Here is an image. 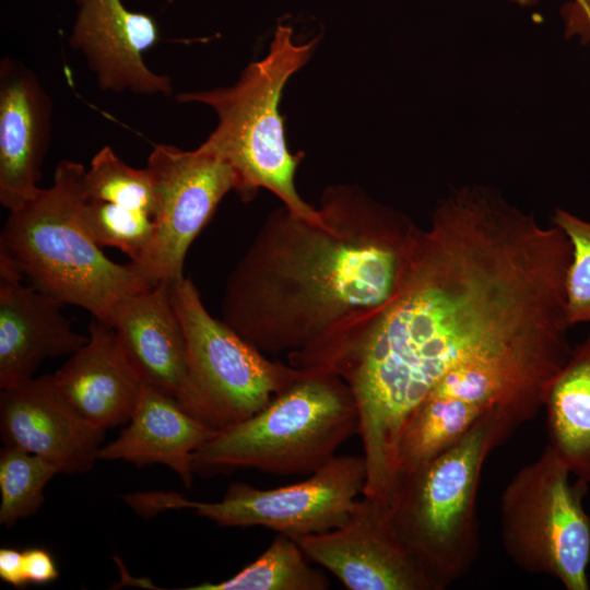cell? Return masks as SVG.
I'll return each instance as SVG.
<instances>
[{"mask_svg":"<svg viewBox=\"0 0 590 590\" xmlns=\"http://www.w3.org/2000/svg\"><path fill=\"white\" fill-rule=\"evenodd\" d=\"M85 168L63 160L54 184L11 211L0 235V261L61 305L86 309L107 322L122 297L154 287L138 267L108 259L82 220Z\"/></svg>","mask_w":590,"mask_h":590,"instance_id":"obj_1","label":"cell"},{"mask_svg":"<svg viewBox=\"0 0 590 590\" xmlns=\"http://www.w3.org/2000/svg\"><path fill=\"white\" fill-rule=\"evenodd\" d=\"M517 427L506 414L491 411L452 447L397 479L388 503L391 522L433 590L445 589L474 563L483 465Z\"/></svg>","mask_w":590,"mask_h":590,"instance_id":"obj_2","label":"cell"},{"mask_svg":"<svg viewBox=\"0 0 590 590\" xmlns=\"http://www.w3.org/2000/svg\"><path fill=\"white\" fill-rule=\"evenodd\" d=\"M317 43L316 38L295 44L292 27L279 24L268 55L250 63L233 86L181 93L177 101L214 109L217 127L201 146L232 166L238 179L236 190L243 197L260 187L269 189L295 219L330 229L296 191L294 176L300 154L288 151L279 111L283 87L307 63Z\"/></svg>","mask_w":590,"mask_h":590,"instance_id":"obj_3","label":"cell"},{"mask_svg":"<svg viewBox=\"0 0 590 590\" xmlns=\"http://www.w3.org/2000/svg\"><path fill=\"white\" fill-rule=\"evenodd\" d=\"M331 373L307 371L252 416L214 432L192 457L201 475L255 469L269 474H312L358 428L350 388Z\"/></svg>","mask_w":590,"mask_h":590,"instance_id":"obj_4","label":"cell"},{"mask_svg":"<svg viewBox=\"0 0 590 590\" xmlns=\"http://www.w3.org/2000/svg\"><path fill=\"white\" fill-rule=\"evenodd\" d=\"M573 475L547 445L522 467L502 495V544L522 570L545 574L567 590H588L590 515L583 507L589 483Z\"/></svg>","mask_w":590,"mask_h":590,"instance_id":"obj_5","label":"cell"},{"mask_svg":"<svg viewBox=\"0 0 590 590\" xmlns=\"http://www.w3.org/2000/svg\"><path fill=\"white\" fill-rule=\"evenodd\" d=\"M187 346L188 384L181 408L216 432L266 408L307 371L275 365L206 311L193 283L169 282Z\"/></svg>","mask_w":590,"mask_h":590,"instance_id":"obj_6","label":"cell"},{"mask_svg":"<svg viewBox=\"0 0 590 590\" xmlns=\"http://www.w3.org/2000/svg\"><path fill=\"white\" fill-rule=\"evenodd\" d=\"M367 467L363 456H334L308 479L276 488L243 482L229 485L221 500H189L176 492H146L148 514L192 509L222 527H263L293 540L344 524L364 494Z\"/></svg>","mask_w":590,"mask_h":590,"instance_id":"obj_7","label":"cell"},{"mask_svg":"<svg viewBox=\"0 0 590 590\" xmlns=\"http://www.w3.org/2000/svg\"><path fill=\"white\" fill-rule=\"evenodd\" d=\"M146 167L156 194L154 233L146 253L133 263L156 286L184 276L190 244L238 179L228 163L201 145L184 151L156 144Z\"/></svg>","mask_w":590,"mask_h":590,"instance_id":"obj_8","label":"cell"},{"mask_svg":"<svg viewBox=\"0 0 590 590\" xmlns=\"http://www.w3.org/2000/svg\"><path fill=\"white\" fill-rule=\"evenodd\" d=\"M296 542L349 590H433L379 499L363 496L344 524Z\"/></svg>","mask_w":590,"mask_h":590,"instance_id":"obj_9","label":"cell"},{"mask_svg":"<svg viewBox=\"0 0 590 590\" xmlns=\"http://www.w3.org/2000/svg\"><path fill=\"white\" fill-rule=\"evenodd\" d=\"M0 432L4 445L43 457L61 473L91 470L105 435L64 399L52 375L1 389Z\"/></svg>","mask_w":590,"mask_h":590,"instance_id":"obj_10","label":"cell"},{"mask_svg":"<svg viewBox=\"0 0 590 590\" xmlns=\"http://www.w3.org/2000/svg\"><path fill=\"white\" fill-rule=\"evenodd\" d=\"M70 44L80 50L103 90L142 95L173 92L172 80L151 71L143 54L158 40L155 20L122 0H75Z\"/></svg>","mask_w":590,"mask_h":590,"instance_id":"obj_11","label":"cell"},{"mask_svg":"<svg viewBox=\"0 0 590 590\" xmlns=\"http://www.w3.org/2000/svg\"><path fill=\"white\" fill-rule=\"evenodd\" d=\"M51 102L34 73L0 64V202L10 212L34 199L49 144Z\"/></svg>","mask_w":590,"mask_h":590,"instance_id":"obj_12","label":"cell"},{"mask_svg":"<svg viewBox=\"0 0 590 590\" xmlns=\"http://www.w3.org/2000/svg\"><path fill=\"white\" fill-rule=\"evenodd\" d=\"M22 278L0 261V388L34 378L47 358L71 355L88 335L75 332L61 304L22 284Z\"/></svg>","mask_w":590,"mask_h":590,"instance_id":"obj_13","label":"cell"},{"mask_svg":"<svg viewBox=\"0 0 590 590\" xmlns=\"http://www.w3.org/2000/svg\"><path fill=\"white\" fill-rule=\"evenodd\" d=\"M52 377L74 410L105 430L128 423L143 386L113 327L95 317L87 342Z\"/></svg>","mask_w":590,"mask_h":590,"instance_id":"obj_14","label":"cell"},{"mask_svg":"<svg viewBox=\"0 0 590 590\" xmlns=\"http://www.w3.org/2000/svg\"><path fill=\"white\" fill-rule=\"evenodd\" d=\"M143 384L184 400L187 346L169 296V282L120 298L107 319Z\"/></svg>","mask_w":590,"mask_h":590,"instance_id":"obj_15","label":"cell"},{"mask_svg":"<svg viewBox=\"0 0 590 590\" xmlns=\"http://www.w3.org/2000/svg\"><path fill=\"white\" fill-rule=\"evenodd\" d=\"M214 433L172 397L143 384L127 427L98 451L99 460H125L135 465L164 464L189 487L192 457Z\"/></svg>","mask_w":590,"mask_h":590,"instance_id":"obj_16","label":"cell"},{"mask_svg":"<svg viewBox=\"0 0 590 590\" xmlns=\"http://www.w3.org/2000/svg\"><path fill=\"white\" fill-rule=\"evenodd\" d=\"M548 446L590 484V333L554 378L544 404Z\"/></svg>","mask_w":590,"mask_h":590,"instance_id":"obj_17","label":"cell"},{"mask_svg":"<svg viewBox=\"0 0 590 590\" xmlns=\"http://www.w3.org/2000/svg\"><path fill=\"white\" fill-rule=\"evenodd\" d=\"M488 412L483 406L456 397L428 394L402 427L397 446L396 482L400 475L452 447Z\"/></svg>","mask_w":590,"mask_h":590,"instance_id":"obj_18","label":"cell"},{"mask_svg":"<svg viewBox=\"0 0 590 590\" xmlns=\"http://www.w3.org/2000/svg\"><path fill=\"white\" fill-rule=\"evenodd\" d=\"M299 544L278 533L269 547L239 573L221 582H202L187 590H326L330 582L314 568Z\"/></svg>","mask_w":590,"mask_h":590,"instance_id":"obj_19","label":"cell"},{"mask_svg":"<svg viewBox=\"0 0 590 590\" xmlns=\"http://www.w3.org/2000/svg\"><path fill=\"white\" fill-rule=\"evenodd\" d=\"M59 468L49 460L14 446L0 451V524L14 526L42 506L44 487Z\"/></svg>","mask_w":590,"mask_h":590,"instance_id":"obj_20","label":"cell"},{"mask_svg":"<svg viewBox=\"0 0 590 590\" xmlns=\"http://www.w3.org/2000/svg\"><path fill=\"white\" fill-rule=\"evenodd\" d=\"M82 194L85 200L142 210L152 216L155 213V187L148 167L139 169L127 165L109 146L97 152L85 169Z\"/></svg>","mask_w":590,"mask_h":590,"instance_id":"obj_21","label":"cell"},{"mask_svg":"<svg viewBox=\"0 0 590 590\" xmlns=\"http://www.w3.org/2000/svg\"><path fill=\"white\" fill-rule=\"evenodd\" d=\"M82 220L98 246L118 248L131 262L143 258L153 238V216L142 210L83 198Z\"/></svg>","mask_w":590,"mask_h":590,"instance_id":"obj_22","label":"cell"},{"mask_svg":"<svg viewBox=\"0 0 590 590\" xmlns=\"http://www.w3.org/2000/svg\"><path fill=\"white\" fill-rule=\"evenodd\" d=\"M552 224L564 232L571 247L566 275V310L570 326L590 322V221L556 208Z\"/></svg>","mask_w":590,"mask_h":590,"instance_id":"obj_23","label":"cell"},{"mask_svg":"<svg viewBox=\"0 0 590 590\" xmlns=\"http://www.w3.org/2000/svg\"><path fill=\"white\" fill-rule=\"evenodd\" d=\"M23 567L27 583L45 585L59 576L50 553L39 547L23 551Z\"/></svg>","mask_w":590,"mask_h":590,"instance_id":"obj_24","label":"cell"},{"mask_svg":"<svg viewBox=\"0 0 590 590\" xmlns=\"http://www.w3.org/2000/svg\"><path fill=\"white\" fill-rule=\"evenodd\" d=\"M0 578L15 588L28 585L24 574L23 552L12 547L0 548Z\"/></svg>","mask_w":590,"mask_h":590,"instance_id":"obj_25","label":"cell"},{"mask_svg":"<svg viewBox=\"0 0 590 590\" xmlns=\"http://www.w3.org/2000/svg\"><path fill=\"white\" fill-rule=\"evenodd\" d=\"M581 9H588L590 11V0H573L566 3L562 9L564 24L571 21Z\"/></svg>","mask_w":590,"mask_h":590,"instance_id":"obj_26","label":"cell"},{"mask_svg":"<svg viewBox=\"0 0 590 590\" xmlns=\"http://www.w3.org/2000/svg\"><path fill=\"white\" fill-rule=\"evenodd\" d=\"M521 7H530L536 4L540 0H509Z\"/></svg>","mask_w":590,"mask_h":590,"instance_id":"obj_27","label":"cell"}]
</instances>
